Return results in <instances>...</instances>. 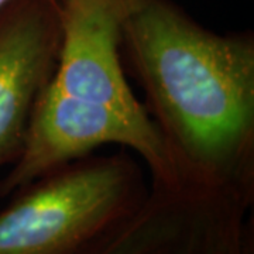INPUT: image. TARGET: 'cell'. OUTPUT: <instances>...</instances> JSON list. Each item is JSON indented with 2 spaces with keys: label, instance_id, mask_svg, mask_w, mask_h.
Wrapping results in <instances>:
<instances>
[{
  "label": "cell",
  "instance_id": "2",
  "mask_svg": "<svg viewBox=\"0 0 254 254\" xmlns=\"http://www.w3.org/2000/svg\"><path fill=\"white\" fill-rule=\"evenodd\" d=\"M131 155L78 158L14 190L0 212V254H81L145 199Z\"/></svg>",
  "mask_w": 254,
  "mask_h": 254
},
{
  "label": "cell",
  "instance_id": "6",
  "mask_svg": "<svg viewBox=\"0 0 254 254\" xmlns=\"http://www.w3.org/2000/svg\"><path fill=\"white\" fill-rule=\"evenodd\" d=\"M61 41L55 0H11L0 9V170L18 158Z\"/></svg>",
  "mask_w": 254,
  "mask_h": 254
},
{
  "label": "cell",
  "instance_id": "4",
  "mask_svg": "<svg viewBox=\"0 0 254 254\" xmlns=\"http://www.w3.org/2000/svg\"><path fill=\"white\" fill-rule=\"evenodd\" d=\"M105 144L131 148L147 164L153 184L175 187L173 165L157 130L137 126L110 109L83 106L48 83L34 108L24 147L0 180V196Z\"/></svg>",
  "mask_w": 254,
  "mask_h": 254
},
{
  "label": "cell",
  "instance_id": "3",
  "mask_svg": "<svg viewBox=\"0 0 254 254\" xmlns=\"http://www.w3.org/2000/svg\"><path fill=\"white\" fill-rule=\"evenodd\" d=\"M253 199L151 184L141 205L81 254H253Z\"/></svg>",
  "mask_w": 254,
  "mask_h": 254
},
{
  "label": "cell",
  "instance_id": "7",
  "mask_svg": "<svg viewBox=\"0 0 254 254\" xmlns=\"http://www.w3.org/2000/svg\"><path fill=\"white\" fill-rule=\"evenodd\" d=\"M11 0H0V9H3L6 4H9Z\"/></svg>",
  "mask_w": 254,
  "mask_h": 254
},
{
  "label": "cell",
  "instance_id": "5",
  "mask_svg": "<svg viewBox=\"0 0 254 254\" xmlns=\"http://www.w3.org/2000/svg\"><path fill=\"white\" fill-rule=\"evenodd\" d=\"M61 41L51 86L83 106L105 108L157 130L125 76L122 30L128 0H55Z\"/></svg>",
  "mask_w": 254,
  "mask_h": 254
},
{
  "label": "cell",
  "instance_id": "1",
  "mask_svg": "<svg viewBox=\"0 0 254 254\" xmlns=\"http://www.w3.org/2000/svg\"><path fill=\"white\" fill-rule=\"evenodd\" d=\"M123 64L175 187L254 199V34L215 33L171 0H128Z\"/></svg>",
  "mask_w": 254,
  "mask_h": 254
}]
</instances>
